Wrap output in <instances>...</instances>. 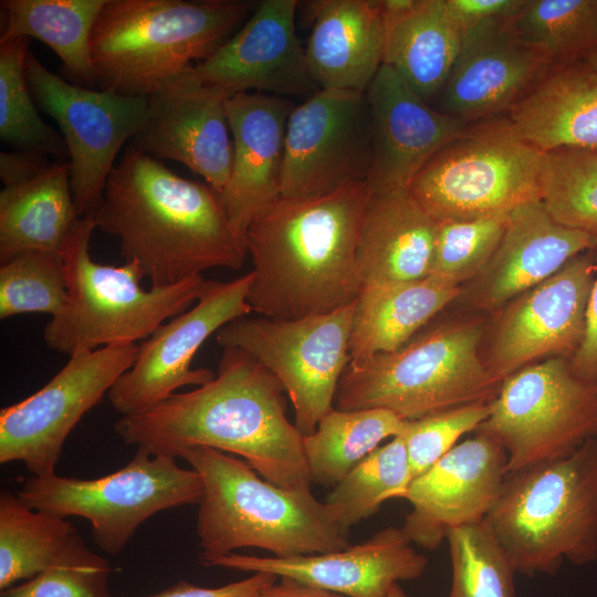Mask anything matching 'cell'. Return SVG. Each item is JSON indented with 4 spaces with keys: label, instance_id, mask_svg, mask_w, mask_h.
Here are the masks:
<instances>
[{
    "label": "cell",
    "instance_id": "43",
    "mask_svg": "<svg viewBox=\"0 0 597 597\" xmlns=\"http://www.w3.org/2000/svg\"><path fill=\"white\" fill-rule=\"evenodd\" d=\"M112 567H59L1 590L0 597H114Z\"/></svg>",
    "mask_w": 597,
    "mask_h": 597
},
{
    "label": "cell",
    "instance_id": "26",
    "mask_svg": "<svg viewBox=\"0 0 597 597\" xmlns=\"http://www.w3.org/2000/svg\"><path fill=\"white\" fill-rule=\"evenodd\" d=\"M595 249V238L558 222L543 200L525 203L507 216L501 241L478 275L474 300L496 308Z\"/></svg>",
    "mask_w": 597,
    "mask_h": 597
},
{
    "label": "cell",
    "instance_id": "46",
    "mask_svg": "<svg viewBox=\"0 0 597 597\" xmlns=\"http://www.w3.org/2000/svg\"><path fill=\"white\" fill-rule=\"evenodd\" d=\"M570 366L582 379L597 383V276L589 295L583 342L570 358Z\"/></svg>",
    "mask_w": 597,
    "mask_h": 597
},
{
    "label": "cell",
    "instance_id": "27",
    "mask_svg": "<svg viewBox=\"0 0 597 597\" xmlns=\"http://www.w3.org/2000/svg\"><path fill=\"white\" fill-rule=\"evenodd\" d=\"M311 7L305 55L313 81L320 90L365 93L384 64L381 1L322 0Z\"/></svg>",
    "mask_w": 597,
    "mask_h": 597
},
{
    "label": "cell",
    "instance_id": "41",
    "mask_svg": "<svg viewBox=\"0 0 597 597\" xmlns=\"http://www.w3.org/2000/svg\"><path fill=\"white\" fill-rule=\"evenodd\" d=\"M507 216L468 221H437L429 276L455 286L478 276L501 241Z\"/></svg>",
    "mask_w": 597,
    "mask_h": 597
},
{
    "label": "cell",
    "instance_id": "42",
    "mask_svg": "<svg viewBox=\"0 0 597 597\" xmlns=\"http://www.w3.org/2000/svg\"><path fill=\"white\" fill-rule=\"evenodd\" d=\"M489 412V402H475L406 420L399 436L407 450L412 479L429 470L463 434L476 431Z\"/></svg>",
    "mask_w": 597,
    "mask_h": 597
},
{
    "label": "cell",
    "instance_id": "47",
    "mask_svg": "<svg viewBox=\"0 0 597 597\" xmlns=\"http://www.w3.org/2000/svg\"><path fill=\"white\" fill-rule=\"evenodd\" d=\"M255 597H347L331 590L312 587L291 578L280 577Z\"/></svg>",
    "mask_w": 597,
    "mask_h": 597
},
{
    "label": "cell",
    "instance_id": "39",
    "mask_svg": "<svg viewBox=\"0 0 597 597\" xmlns=\"http://www.w3.org/2000/svg\"><path fill=\"white\" fill-rule=\"evenodd\" d=\"M67 300L60 253L23 251L0 262V318L25 313L57 315Z\"/></svg>",
    "mask_w": 597,
    "mask_h": 597
},
{
    "label": "cell",
    "instance_id": "22",
    "mask_svg": "<svg viewBox=\"0 0 597 597\" xmlns=\"http://www.w3.org/2000/svg\"><path fill=\"white\" fill-rule=\"evenodd\" d=\"M200 561L206 566L269 573L347 597H388L394 584L419 578L428 564L395 526L341 551L292 557L231 553Z\"/></svg>",
    "mask_w": 597,
    "mask_h": 597
},
{
    "label": "cell",
    "instance_id": "11",
    "mask_svg": "<svg viewBox=\"0 0 597 597\" xmlns=\"http://www.w3.org/2000/svg\"><path fill=\"white\" fill-rule=\"evenodd\" d=\"M476 432L507 454L506 474L565 458L597 437V383L566 357L530 364L505 377Z\"/></svg>",
    "mask_w": 597,
    "mask_h": 597
},
{
    "label": "cell",
    "instance_id": "5",
    "mask_svg": "<svg viewBox=\"0 0 597 597\" xmlns=\"http://www.w3.org/2000/svg\"><path fill=\"white\" fill-rule=\"evenodd\" d=\"M255 7L245 0H106L91 35L95 83L149 96L206 60Z\"/></svg>",
    "mask_w": 597,
    "mask_h": 597
},
{
    "label": "cell",
    "instance_id": "45",
    "mask_svg": "<svg viewBox=\"0 0 597 597\" xmlns=\"http://www.w3.org/2000/svg\"><path fill=\"white\" fill-rule=\"evenodd\" d=\"M277 579L279 577L273 574L258 572L244 579L216 588L200 587L181 580L147 597H255Z\"/></svg>",
    "mask_w": 597,
    "mask_h": 597
},
{
    "label": "cell",
    "instance_id": "37",
    "mask_svg": "<svg viewBox=\"0 0 597 597\" xmlns=\"http://www.w3.org/2000/svg\"><path fill=\"white\" fill-rule=\"evenodd\" d=\"M30 39L0 41V138L21 151L69 156L62 134L39 115L25 75Z\"/></svg>",
    "mask_w": 597,
    "mask_h": 597
},
{
    "label": "cell",
    "instance_id": "48",
    "mask_svg": "<svg viewBox=\"0 0 597 597\" xmlns=\"http://www.w3.org/2000/svg\"><path fill=\"white\" fill-rule=\"evenodd\" d=\"M388 597H409V596L402 590V588L397 583L391 586Z\"/></svg>",
    "mask_w": 597,
    "mask_h": 597
},
{
    "label": "cell",
    "instance_id": "24",
    "mask_svg": "<svg viewBox=\"0 0 597 597\" xmlns=\"http://www.w3.org/2000/svg\"><path fill=\"white\" fill-rule=\"evenodd\" d=\"M0 262L23 251L61 254L82 218L72 193L69 161L51 163L30 151H2Z\"/></svg>",
    "mask_w": 597,
    "mask_h": 597
},
{
    "label": "cell",
    "instance_id": "23",
    "mask_svg": "<svg viewBox=\"0 0 597 597\" xmlns=\"http://www.w3.org/2000/svg\"><path fill=\"white\" fill-rule=\"evenodd\" d=\"M506 21L463 31L459 55L437 97L438 111L470 124L481 122L507 112L555 70Z\"/></svg>",
    "mask_w": 597,
    "mask_h": 597
},
{
    "label": "cell",
    "instance_id": "7",
    "mask_svg": "<svg viewBox=\"0 0 597 597\" xmlns=\"http://www.w3.org/2000/svg\"><path fill=\"white\" fill-rule=\"evenodd\" d=\"M95 228L94 217L84 216L67 237L61 251L67 300L43 331L46 346L69 357L145 341L165 322L191 307L207 281L199 275L144 289L140 281L145 275L137 263L125 261L115 266L91 258Z\"/></svg>",
    "mask_w": 597,
    "mask_h": 597
},
{
    "label": "cell",
    "instance_id": "36",
    "mask_svg": "<svg viewBox=\"0 0 597 597\" xmlns=\"http://www.w3.org/2000/svg\"><path fill=\"white\" fill-rule=\"evenodd\" d=\"M412 480L407 450L400 436L378 447L326 498L339 525L345 530L377 513L392 498H402Z\"/></svg>",
    "mask_w": 597,
    "mask_h": 597
},
{
    "label": "cell",
    "instance_id": "34",
    "mask_svg": "<svg viewBox=\"0 0 597 597\" xmlns=\"http://www.w3.org/2000/svg\"><path fill=\"white\" fill-rule=\"evenodd\" d=\"M405 421L383 408L341 410L333 407L314 432L303 436L312 482L334 488L381 441L399 436Z\"/></svg>",
    "mask_w": 597,
    "mask_h": 597
},
{
    "label": "cell",
    "instance_id": "33",
    "mask_svg": "<svg viewBox=\"0 0 597 597\" xmlns=\"http://www.w3.org/2000/svg\"><path fill=\"white\" fill-rule=\"evenodd\" d=\"M106 0H1L0 41L34 38L62 60L77 83L91 85L95 77L90 44L95 22Z\"/></svg>",
    "mask_w": 597,
    "mask_h": 597
},
{
    "label": "cell",
    "instance_id": "20",
    "mask_svg": "<svg viewBox=\"0 0 597 597\" xmlns=\"http://www.w3.org/2000/svg\"><path fill=\"white\" fill-rule=\"evenodd\" d=\"M507 454L476 432L413 478L402 499L412 510L401 526L411 543L437 548L455 527L484 521L506 475Z\"/></svg>",
    "mask_w": 597,
    "mask_h": 597
},
{
    "label": "cell",
    "instance_id": "13",
    "mask_svg": "<svg viewBox=\"0 0 597 597\" xmlns=\"http://www.w3.org/2000/svg\"><path fill=\"white\" fill-rule=\"evenodd\" d=\"M25 75L32 95L61 129L75 206L82 217H94L121 148L145 123L148 96H125L69 83L30 50Z\"/></svg>",
    "mask_w": 597,
    "mask_h": 597
},
{
    "label": "cell",
    "instance_id": "1",
    "mask_svg": "<svg viewBox=\"0 0 597 597\" xmlns=\"http://www.w3.org/2000/svg\"><path fill=\"white\" fill-rule=\"evenodd\" d=\"M280 380L248 352L223 347L213 379L175 392L139 413L122 416L116 434L150 453L178 457L208 447L242 457L262 478L308 490L303 434L286 417Z\"/></svg>",
    "mask_w": 597,
    "mask_h": 597
},
{
    "label": "cell",
    "instance_id": "32",
    "mask_svg": "<svg viewBox=\"0 0 597 597\" xmlns=\"http://www.w3.org/2000/svg\"><path fill=\"white\" fill-rule=\"evenodd\" d=\"M461 294L432 276L417 281L365 283L355 302L349 363L397 350Z\"/></svg>",
    "mask_w": 597,
    "mask_h": 597
},
{
    "label": "cell",
    "instance_id": "2",
    "mask_svg": "<svg viewBox=\"0 0 597 597\" xmlns=\"http://www.w3.org/2000/svg\"><path fill=\"white\" fill-rule=\"evenodd\" d=\"M369 198L360 181L322 196L280 197L260 210L245 235L252 312L296 320L354 303L365 284L357 247Z\"/></svg>",
    "mask_w": 597,
    "mask_h": 597
},
{
    "label": "cell",
    "instance_id": "3",
    "mask_svg": "<svg viewBox=\"0 0 597 597\" xmlns=\"http://www.w3.org/2000/svg\"><path fill=\"white\" fill-rule=\"evenodd\" d=\"M94 219L151 286L177 284L212 268L238 270L248 253L208 184L178 176L134 146L111 171Z\"/></svg>",
    "mask_w": 597,
    "mask_h": 597
},
{
    "label": "cell",
    "instance_id": "14",
    "mask_svg": "<svg viewBox=\"0 0 597 597\" xmlns=\"http://www.w3.org/2000/svg\"><path fill=\"white\" fill-rule=\"evenodd\" d=\"M138 344L71 356L49 383L0 410V463L21 462L35 476L55 473L74 427L127 371Z\"/></svg>",
    "mask_w": 597,
    "mask_h": 597
},
{
    "label": "cell",
    "instance_id": "6",
    "mask_svg": "<svg viewBox=\"0 0 597 597\" xmlns=\"http://www.w3.org/2000/svg\"><path fill=\"white\" fill-rule=\"evenodd\" d=\"M484 523L516 572L597 561V437L572 454L505 475Z\"/></svg>",
    "mask_w": 597,
    "mask_h": 597
},
{
    "label": "cell",
    "instance_id": "49",
    "mask_svg": "<svg viewBox=\"0 0 597 597\" xmlns=\"http://www.w3.org/2000/svg\"><path fill=\"white\" fill-rule=\"evenodd\" d=\"M585 62L597 71V49L594 50L585 60Z\"/></svg>",
    "mask_w": 597,
    "mask_h": 597
},
{
    "label": "cell",
    "instance_id": "28",
    "mask_svg": "<svg viewBox=\"0 0 597 597\" xmlns=\"http://www.w3.org/2000/svg\"><path fill=\"white\" fill-rule=\"evenodd\" d=\"M437 223L408 189L370 192L357 247L364 282L428 277Z\"/></svg>",
    "mask_w": 597,
    "mask_h": 597
},
{
    "label": "cell",
    "instance_id": "18",
    "mask_svg": "<svg viewBox=\"0 0 597 597\" xmlns=\"http://www.w3.org/2000/svg\"><path fill=\"white\" fill-rule=\"evenodd\" d=\"M229 97L190 66L148 96L147 116L132 146L154 158L184 164L220 196L232 166Z\"/></svg>",
    "mask_w": 597,
    "mask_h": 597
},
{
    "label": "cell",
    "instance_id": "10",
    "mask_svg": "<svg viewBox=\"0 0 597 597\" xmlns=\"http://www.w3.org/2000/svg\"><path fill=\"white\" fill-rule=\"evenodd\" d=\"M18 495L33 509L87 520L97 547L115 556L153 515L199 504L202 481L192 468L180 467L176 457L137 448L126 465L107 475L90 480L31 475Z\"/></svg>",
    "mask_w": 597,
    "mask_h": 597
},
{
    "label": "cell",
    "instance_id": "15",
    "mask_svg": "<svg viewBox=\"0 0 597 597\" xmlns=\"http://www.w3.org/2000/svg\"><path fill=\"white\" fill-rule=\"evenodd\" d=\"M252 271L230 281H206L198 301L160 325L138 344L130 368L109 389L107 397L121 416L145 411L185 386H202L214 373L191 366L196 353L212 335L233 320L252 313L247 297Z\"/></svg>",
    "mask_w": 597,
    "mask_h": 597
},
{
    "label": "cell",
    "instance_id": "16",
    "mask_svg": "<svg viewBox=\"0 0 597 597\" xmlns=\"http://www.w3.org/2000/svg\"><path fill=\"white\" fill-rule=\"evenodd\" d=\"M371 160L366 94L320 90L290 114L281 172V197L322 196L366 182Z\"/></svg>",
    "mask_w": 597,
    "mask_h": 597
},
{
    "label": "cell",
    "instance_id": "29",
    "mask_svg": "<svg viewBox=\"0 0 597 597\" xmlns=\"http://www.w3.org/2000/svg\"><path fill=\"white\" fill-rule=\"evenodd\" d=\"M384 64L427 103L437 100L459 55L463 31L443 0H384Z\"/></svg>",
    "mask_w": 597,
    "mask_h": 597
},
{
    "label": "cell",
    "instance_id": "21",
    "mask_svg": "<svg viewBox=\"0 0 597 597\" xmlns=\"http://www.w3.org/2000/svg\"><path fill=\"white\" fill-rule=\"evenodd\" d=\"M366 98L370 116V192L408 189L422 167L472 124L447 115L423 101L383 64Z\"/></svg>",
    "mask_w": 597,
    "mask_h": 597
},
{
    "label": "cell",
    "instance_id": "17",
    "mask_svg": "<svg viewBox=\"0 0 597 597\" xmlns=\"http://www.w3.org/2000/svg\"><path fill=\"white\" fill-rule=\"evenodd\" d=\"M597 249L512 300L493 335L486 366L498 381L543 357L572 358L586 326Z\"/></svg>",
    "mask_w": 597,
    "mask_h": 597
},
{
    "label": "cell",
    "instance_id": "8",
    "mask_svg": "<svg viewBox=\"0 0 597 597\" xmlns=\"http://www.w3.org/2000/svg\"><path fill=\"white\" fill-rule=\"evenodd\" d=\"M483 329L476 323L443 324L390 353L349 363L335 408H383L415 420L448 408L490 402L498 381L479 356Z\"/></svg>",
    "mask_w": 597,
    "mask_h": 597
},
{
    "label": "cell",
    "instance_id": "31",
    "mask_svg": "<svg viewBox=\"0 0 597 597\" xmlns=\"http://www.w3.org/2000/svg\"><path fill=\"white\" fill-rule=\"evenodd\" d=\"M59 567H111L90 549L75 526L0 492V589Z\"/></svg>",
    "mask_w": 597,
    "mask_h": 597
},
{
    "label": "cell",
    "instance_id": "44",
    "mask_svg": "<svg viewBox=\"0 0 597 597\" xmlns=\"http://www.w3.org/2000/svg\"><path fill=\"white\" fill-rule=\"evenodd\" d=\"M523 3L524 0H443L448 14L462 31L507 20Z\"/></svg>",
    "mask_w": 597,
    "mask_h": 597
},
{
    "label": "cell",
    "instance_id": "9",
    "mask_svg": "<svg viewBox=\"0 0 597 597\" xmlns=\"http://www.w3.org/2000/svg\"><path fill=\"white\" fill-rule=\"evenodd\" d=\"M546 172L547 154L506 118L483 119L440 149L408 190L436 221L478 220L543 200Z\"/></svg>",
    "mask_w": 597,
    "mask_h": 597
},
{
    "label": "cell",
    "instance_id": "40",
    "mask_svg": "<svg viewBox=\"0 0 597 597\" xmlns=\"http://www.w3.org/2000/svg\"><path fill=\"white\" fill-rule=\"evenodd\" d=\"M546 154V209L558 222L597 240V149H557Z\"/></svg>",
    "mask_w": 597,
    "mask_h": 597
},
{
    "label": "cell",
    "instance_id": "19",
    "mask_svg": "<svg viewBox=\"0 0 597 597\" xmlns=\"http://www.w3.org/2000/svg\"><path fill=\"white\" fill-rule=\"evenodd\" d=\"M296 0H263L245 23L193 65L206 83L230 96L261 92L306 100L317 91L296 34Z\"/></svg>",
    "mask_w": 597,
    "mask_h": 597
},
{
    "label": "cell",
    "instance_id": "35",
    "mask_svg": "<svg viewBox=\"0 0 597 597\" xmlns=\"http://www.w3.org/2000/svg\"><path fill=\"white\" fill-rule=\"evenodd\" d=\"M506 23L554 69L583 62L597 49V0H524Z\"/></svg>",
    "mask_w": 597,
    "mask_h": 597
},
{
    "label": "cell",
    "instance_id": "12",
    "mask_svg": "<svg viewBox=\"0 0 597 597\" xmlns=\"http://www.w3.org/2000/svg\"><path fill=\"white\" fill-rule=\"evenodd\" d=\"M355 302L296 320L243 316L224 325L216 338L222 347L248 352L280 380L294 409V426L303 436L311 434L334 407L350 362Z\"/></svg>",
    "mask_w": 597,
    "mask_h": 597
},
{
    "label": "cell",
    "instance_id": "30",
    "mask_svg": "<svg viewBox=\"0 0 597 597\" xmlns=\"http://www.w3.org/2000/svg\"><path fill=\"white\" fill-rule=\"evenodd\" d=\"M505 118L544 153L597 149V71L585 61L553 70Z\"/></svg>",
    "mask_w": 597,
    "mask_h": 597
},
{
    "label": "cell",
    "instance_id": "38",
    "mask_svg": "<svg viewBox=\"0 0 597 597\" xmlns=\"http://www.w3.org/2000/svg\"><path fill=\"white\" fill-rule=\"evenodd\" d=\"M446 540L452 564L448 597H515L516 570L484 521L452 528Z\"/></svg>",
    "mask_w": 597,
    "mask_h": 597
},
{
    "label": "cell",
    "instance_id": "25",
    "mask_svg": "<svg viewBox=\"0 0 597 597\" xmlns=\"http://www.w3.org/2000/svg\"><path fill=\"white\" fill-rule=\"evenodd\" d=\"M226 107L232 166L219 197L232 228L245 242L254 216L281 197L286 124L295 105L286 97L244 92L230 96Z\"/></svg>",
    "mask_w": 597,
    "mask_h": 597
},
{
    "label": "cell",
    "instance_id": "4",
    "mask_svg": "<svg viewBox=\"0 0 597 597\" xmlns=\"http://www.w3.org/2000/svg\"><path fill=\"white\" fill-rule=\"evenodd\" d=\"M178 457L202 481L196 526L200 559L243 547L292 557L349 546L348 532L337 522L332 506L317 500L311 489L279 486L245 460L208 447H191Z\"/></svg>",
    "mask_w": 597,
    "mask_h": 597
}]
</instances>
